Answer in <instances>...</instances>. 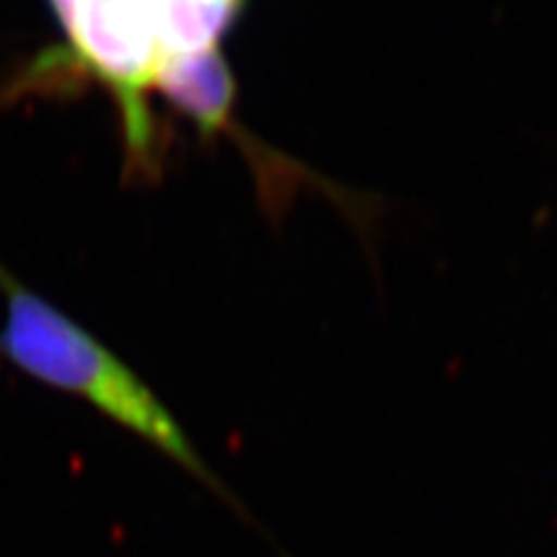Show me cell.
<instances>
[{"instance_id":"obj_1","label":"cell","mask_w":557,"mask_h":557,"mask_svg":"<svg viewBox=\"0 0 557 557\" xmlns=\"http://www.w3.org/2000/svg\"><path fill=\"white\" fill-rule=\"evenodd\" d=\"M0 292L5 297L0 357L45 385L88 400L111 421L145 438L186 472L218 491L222 498H227L225 487L194 449L186 431L173 421L169 408L129 367H124L107 346L73 323L65 312L21 284L5 267H0Z\"/></svg>"},{"instance_id":"obj_2","label":"cell","mask_w":557,"mask_h":557,"mask_svg":"<svg viewBox=\"0 0 557 557\" xmlns=\"http://www.w3.org/2000/svg\"><path fill=\"white\" fill-rule=\"evenodd\" d=\"M83 73L109 88L122 111L129 163L158 152L148 90L163 62L152 0H50Z\"/></svg>"},{"instance_id":"obj_3","label":"cell","mask_w":557,"mask_h":557,"mask_svg":"<svg viewBox=\"0 0 557 557\" xmlns=\"http://www.w3.org/2000/svg\"><path fill=\"white\" fill-rule=\"evenodd\" d=\"M152 90H158L205 137L227 129L235 103V78L218 47L165 58L152 81Z\"/></svg>"},{"instance_id":"obj_4","label":"cell","mask_w":557,"mask_h":557,"mask_svg":"<svg viewBox=\"0 0 557 557\" xmlns=\"http://www.w3.org/2000/svg\"><path fill=\"white\" fill-rule=\"evenodd\" d=\"M152 5L163 54L171 58L218 47L240 0H152Z\"/></svg>"}]
</instances>
